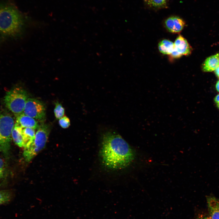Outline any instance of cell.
<instances>
[{
    "label": "cell",
    "instance_id": "26",
    "mask_svg": "<svg viewBox=\"0 0 219 219\" xmlns=\"http://www.w3.org/2000/svg\"><path fill=\"white\" fill-rule=\"evenodd\" d=\"M219 58V53L217 54H216Z\"/></svg>",
    "mask_w": 219,
    "mask_h": 219
},
{
    "label": "cell",
    "instance_id": "20",
    "mask_svg": "<svg viewBox=\"0 0 219 219\" xmlns=\"http://www.w3.org/2000/svg\"><path fill=\"white\" fill-rule=\"evenodd\" d=\"M4 171V163L3 160L0 158V178L3 175Z\"/></svg>",
    "mask_w": 219,
    "mask_h": 219
},
{
    "label": "cell",
    "instance_id": "9",
    "mask_svg": "<svg viewBox=\"0 0 219 219\" xmlns=\"http://www.w3.org/2000/svg\"><path fill=\"white\" fill-rule=\"evenodd\" d=\"M207 201L210 219H219V200L210 196L207 197Z\"/></svg>",
    "mask_w": 219,
    "mask_h": 219
},
{
    "label": "cell",
    "instance_id": "15",
    "mask_svg": "<svg viewBox=\"0 0 219 219\" xmlns=\"http://www.w3.org/2000/svg\"><path fill=\"white\" fill-rule=\"evenodd\" d=\"M149 7L155 9L166 8L167 7L168 0H144Z\"/></svg>",
    "mask_w": 219,
    "mask_h": 219
},
{
    "label": "cell",
    "instance_id": "11",
    "mask_svg": "<svg viewBox=\"0 0 219 219\" xmlns=\"http://www.w3.org/2000/svg\"><path fill=\"white\" fill-rule=\"evenodd\" d=\"M219 66V58L216 54L207 57L204 61L202 66L204 72L214 71Z\"/></svg>",
    "mask_w": 219,
    "mask_h": 219
},
{
    "label": "cell",
    "instance_id": "1",
    "mask_svg": "<svg viewBox=\"0 0 219 219\" xmlns=\"http://www.w3.org/2000/svg\"><path fill=\"white\" fill-rule=\"evenodd\" d=\"M101 156L105 167L112 169L126 167L134 160V151L119 134L109 131L103 135Z\"/></svg>",
    "mask_w": 219,
    "mask_h": 219
},
{
    "label": "cell",
    "instance_id": "21",
    "mask_svg": "<svg viewBox=\"0 0 219 219\" xmlns=\"http://www.w3.org/2000/svg\"><path fill=\"white\" fill-rule=\"evenodd\" d=\"M197 219H210L209 216L201 215L199 216Z\"/></svg>",
    "mask_w": 219,
    "mask_h": 219
},
{
    "label": "cell",
    "instance_id": "2",
    "mask_svg": "<svg viewBox=\"0 0 219 219\" xmlns=\"http://www.w3.org/2000/svg\"><path fill=\"white\" fill-rule=\"evenodd\" d=\"M24 23L18 9L12 3L0 2V36L16 38L23 33Z\"/></svg>",
    "mask_w": 219,
    "mask_h": 219
},
{
    "label": "cell",
    "instance_id": "22",
    "mask_svg": "<svg viewBox=\"0 0 219 219\" xmlns=\"http://www.w3.org/2000/svg\"><path fill=\"white\" fill-rule=\"evenodd\" d=\"M214 100L217 103H219V94L217 95L216 96Z\"/></svg>",
    "mask_w": 219,
    "mask_h": 219
},
{
    "label": "cell",
    "instance_id": "17",
    "mask_svg": "<svg viewBox=\"0 0 219 219\" xmlns=\"http://www.w3.org/2000/svg\"><path fill=\"white\" fill-rule=\"evenodd\" d=\"M11 195L7 190H0V205L9 202L11 200Z\"/></svg>",
    "mask_w": 219,
    "mask_h": 219
},
{
    "label": "cell",
    "instance_id": "19",
    "mask_svg": "<svg viewBox=\"0 0 219 219\" xmlns=\"http://www.w3.org/2000/svg\"><path fill=\"white\" fill-rule=\"evenodd\" d=\"M169 55L170 56V58L172 59L178 58L182 56L174 48L172 53Z\"/></svg>",
    "mask_w": 219,
    "mask_h": 219
},
{
    "label": "cell",
    "instance_id": "7",
    "mask_svg": "<svg viewBox=\"0 0 219 219\" xmlns=\"http://www.w3.org/2000/svg\"><path fill=\"white\" fill-rule=\"evenodd\" d=\"M186 25L185 21L181 17L172 16L166 19L164 25L166 30L172 33H178L181 32Z\"/></svg>",
    "mask_w": 219,
    "mask_h": 219
},
{
    "label": "cell",
    "instance_id": "6",
    "mask_svg": "<svg viewBox=\"0 0 219 219\" xmlns=\"http://www.w3.org/2000/svg\"><path fill=\"white\" fill-rule=\"evenodd\" d=\"M25 115L34 119L42 120L45 116V109L40 101L28 98L23 112Z\"/></svg>",
    "mask_w": 219,
    "mask_h": 219
},
{
    "label": "cell",
    "instance_id": "24",
    "mask_svg": "<svg viewBox=\"0 0 219 219\" xmlns=\"http://www.w3.org/2000/svg\"><path fill=\"white\" fill-rule=\"evenodd\" d=\"M216 88L217 91L219 92V80L217 82L216 85Z\"/></svg>",
    "mask_w": 219,
    "mask_h": 219
},
{
    "label": "cell",
    "instance_id": "16",
    "mask_svg": "<svg viewBox=\"0 0 219 219\" xmlns=\"http://www.w3.org/2000/svg\"><path fill=\"white\" fill-rule=\"evenodd\" d=\"M54 113L56 118L60 119L62 117L64 114V109L61 104L58 102L55 103Z\"/></svg>",
    "mask_w": 219,
    "mask_h": 219
},
{
    "label": "cell",
    "instance_id": "14",
    "mask_svg": "<svg viewBox=\"0 0 219 219\" xmlns=\"http://www.w3.org/2000/svg\"><path fill=\"white\" fill-rule=\"evenodd\" d=\"M158 48L161 53L169 55L174 50V43L169 40L164 39L158 43Z\"/></svg>",
    "mask_w": 219,
    "mask_h": 219
},
{
    "label": "cell",
    "instance_id": "18",
    "mask_svg": "<svg viewBox=\"0 0 219 219\" xmlns=\"http://www.w3.org/2000/svg\"><path fill=\"white\" fill-rule=\"evenodd\" d=\"M59 123L61 127L64 129L68 128L70 125V120L67 116H64L59 119Z\"/></svg>",
    "mask_w": 219,
    "mask_h": 219
},
{
    "label": "cell",
    "instance_id": "25",
    "mask_svg": "<svg viewBox=\"0 0 219 219\" xmlns=\"http://www.w3.org/2000/svg\"><path fill=\"white\" fill-rule=\"evenodd\" d=\"M217 106L218 109H219V103H217Z\"/></svg>",
    "mask_w": 219,
    "mask_h": 219
},
{
    "label": "cell",
    "instance_id": "4",
    "mask_svg": "<svg viewBox=\"0 0 219 219\" xmlns=\"http://www.w3.org/2000/svg\"><path fill=\"white\" fill-rule=\"evenodd\" d=\"M32 143L24 149L23 155L27 162H30L42 150L46 144L49 134V126L43 124L39 125Z\"/></svg>",
    "mask_w": 219,
    "mask_h": 219
},
{
    "label": "cell",
    "instance_id": "3",
    "mask_svg": "<svg viewBox=\"0 0 219 219\" xmlns=\"http://www.w3.org/2000/svg\"><path fill=\"white\" fill-rule=\"evenodd\" d=\"M28 98L24 89L16 87L7 93L4 101L7 108L17 117L23 113Z\"/></svg>",
    "mask_w": 219,
    "mask_h": 219
},
{
    "label": "cell",
    "instance_id": "23",
    "mask_svg": "<svg viewBox=\"0 0 219 219\" xmlns=\"http://www.w3.org/2000/svg\"><path fill=\"white\" fill-rule=\"evenodd\" d=\"M216 75L219 78V66L214 71Z\"/></svg>",
    "mask_w": 219,
    "mask_h": 219
},
{
    "label": "cell",
    "instance_id": "13",
    "mask_svg": "<svg viewBox=\"0 0 219 219\" xmlns=\"http://www.w3.org/2000/svg\"><path fill=\"white\" fill-rule=\"evenodd\" d=\"M23 128L15 124L12 132V137L14 141L19 147H23Z\"/></svg>",
    "mask_w": 219,
    "mask_h": 219
},
{
    "label": "cell",
    "instance_id": "12",
    "mask_svg": "<svg viewBox=\"0 0 219 219\" xmlns=\"http://www.w3.org/2000/svg\"><path fill=\"white\" fill-rule=\"evenodd\" d=\"M35 135L34 129L30 128H23V147L28 146L34 140Z\"/></svg>",
    "mask_w": 219,
    "mask_h": 219
},
{
    "label": "cell",
    "instance_id": "5",
    "mask_svg": "<svg viewBox=\"0 0 219 219\" xmlns=\"http://www.w3.org/2000/svg\"><path fill=\"white\" fill-rule=\"evenodd\" d=\"M15 124L11 115L0 112V151L6 155L9 153L12 132Z\"/></svg>",
    "mask_w": 219,
    "mask_h": 219
},
{
    "label": "cell",
    "instance_id": "8",
    "mask_svg": "<svg viewBox=\"0 0 219 219\" xmlns=\"http://www.w3.org/2000/svg\"><path fill=\"white\" fill-rule=\"evenodd\" d=\"M174 43V49L182 55H188L192 51V48L187 40L181 35L176 39Z\"/></svg>",
    "mask_w": 219,
    "mask_h": 219
},
{
    "label": "cell",
    "instance_id": "10",
    "mask_svg": "<svg viewBox=\"0 0 219 219\" xmlns=\"http://www.w3.org/2000/svg\"><path fill=\"white\" fill-rule=\"evenodd\" d=\"M16 117L15 124L23 128H30L35 130L38 128L39 126L34 118L25 115L23 113Z\"/></svg>",
    "mask_w": 219,
    "mask_h": 219
}]
</instances>
